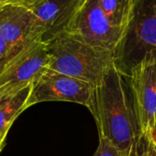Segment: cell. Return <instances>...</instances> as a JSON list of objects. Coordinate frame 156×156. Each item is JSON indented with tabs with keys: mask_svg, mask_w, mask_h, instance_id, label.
Here are the masks:
<instances>
[{
	"mask_svg": "<svg viewBox=\"0 0 156 156\" xmlns=\"http://www.w3.org/2000/svg\"><path fill=\"white\" fill-rule=\"evenodd\" d=\"M3 6H27L30 3H31L34 0H0Z\"/></svg>",
	"mask_w": 156,
	"mask_h": 156,
	"instance_id": "obj_14",
	"label": "cell"
},
{
	"mask_svg": "<svg viewBox=\"0 0 156 156\" xmlns=\"http://www.w3.org/2000/svg\"><path fill=\"white\" fill-rule=\"evenodd\" d=\"M95 156H134V147L129 150H121L108 140L99 137V145Z\"/></svg>",
	"mask_w": 156,
	"mask_h": 156,
	"instance_id": "obj_11",
	"label": "cell"
},
{
	"mask_svg": "<svg viewBox=\"0 0 156 156\" xmlns=\"http://www.w3.org/2000/svg\"><path fill=\"white\" fill-rule=\"evenodd\" d=\"M3 7V4L1 3V1H0V9H1V8Z\"/></svg>",
	"mask_w": 156,
	"mask_h": 156,
	"instance_id": "obj_17",
	"label": "cell"
},
{
	"mask_svg": "<svg viewBox=\"0 0 156 156\" xmlns=\"http://www.w3.org/2000/svg\"><path fill=\"white\" fill-rule=\"evenodd\" d=\"M129 77L141 131L152 136L156 123V52L147 55Z\"/></svg>",
	"mask_w": 156,
	"mask_h": 156,
	"instance_id": "obj_7",
	"label": "cell"
},
{
	"mask_svg": "<svg viewBox=\"0 0 156 156\" xmlns=\"http://www.w3.org/2000/svg\"><path fill=\"white\" fill-rule=\"evenodd\" d=\"M48 68L96 87L114 65V51L91 46L66 31L46 42Z\"/></svg>",
	"mask_w": 156,
	"mask_h": 156,
	"instance_id": "obj_3",
	"label": "cell"
},
{
	"mask_svg": "<svg viewBox=\"0 0 156 156\" xmlns=\"http://www.w3.org/2000/svg\"><path fill=\"white\" fill-rule=\"evenodd\" d=\"M152 52H156V0H133L128 24L114 51V66L129 76Z\"/></svg>",
	"mask_w": 156,
	"mask_h": 156,
	"instance_id": "obj_4",
	"label": "cell"
},
{
	"mask_svg": "<svg viewBox=\"0 0 156 156\" xmlns=\"http://www.w3.org/2000/svg\"><path fill=\"white\" fill-rule=\"evenodd\" d=\"M94 87L89 83L47 68L32 84L28 108L47 101H68L88 108Z\"/></svg>",
	"mask_w": 156,
	"mask_h": 156,
	"instance_id": "obj_6",
	"label": "cell"
},
{
	"mask_svg": "<svg viewBox=\"0 0 156 156\" xmlns=\"http://www.w3.org/2000/svg\"><path fill=\"white\" fill-rule=\"evenodd\" d=\"M88 109L96 120L100 138L121 150L134 147L142 131L129 76L111 66L94 87Z\"/></svg>",
	"mask_w": 156,
	"mask_h": 156,
	"instance_id": "obj_1",
	"label": "cell"
},
{
	"mask_svg": "<svg viewBox=\"0 0 156 156\" xmlns=\"http://www.w3.org/2000/svg\"><path fill=\"white\" fill-rule=\"evenodd\" d=\"M43 29L35 15L23 6H3L0 9V35L9 46L12 58L35 41H41Z\"/></svg>",
	"mask_w": 156,
	"mask_h": 156,
	"instance_id": "obj_8",
	"label": "cell"
},
{
	"mask_svg": "<svg viewBox=\"0 0 156 156\" xmlns=\"http://www.w3.org/2000/svg\"><path fill=\"white\" fill-rule=\"evenodd\" d=\"M6 138H7L6 135H0V152H1V151L3 150V148H4V146H5Z\"/></svg>",
	"mask_w": 156,
	"mask_h": 156,
	"instance_id": "obj_15",
	"label": "cell"
},
{
	"mask_svg": "<svg viewBox=\"0 0 156 156\" xmlns=\"http://www.w3.org/2000/svg\"><path fill=\"white\" fill-rule=\"evenodd\" d=\"M134 156H156V142L151 135L141 133L134 146Z\"/></svg>",
	"mask_w": 156,
	"mask_h": 156,
	"instance_id": "obj_12",
	"label": "cell"
},
{
	"mask_svg": "<svg viewBox=\"0 0 156 156\" xmlns=\"http://www.w3.org/2000/svg\"><path fill=\"white\" fill-rule=\"evenodd\" d=\"M133 0H81L66 32L91 46L115 51Z\"/></svg>",
	"mask_w": 156,
	"mask_h": 156,
	"instance_id": "obj_2",
	"label": "cell"
},
{
	"mask_svg": "<svg viewBox=\"0 0 156 156\" xmlns=\"http://www.w3.org/2000/svg\"><path fill=\"white\" fill-rule=\"evenodd\" d=\"M49 66L46 43L35 41L16 54L0 73V97L33 84Z\"/></svg>",
	"mask_w": 156,
	"mask_h": 156,
	"instance_id": "obj_5",
	"label": "cell"
},
{
	"mask_svg": "<svg viewBox=\"0 0 156 156\" xmlns=\"http://www.w3.org/2000/svg\"><path fill=\"white\" fill-rule=\"evenodd\" d=\"M152 137V139L155 140V142H156V123H155V129H154V132H153V135L151 136Z\"/></svg>",
	"mask_w": 156,
	"mask_h": 156,
	"instance_id": "obj_16",
	"label": "cell"
},
{
	"mask_svg": "<svg viewBox=\"0 0 156 156\" xmlns=\"http://www.w3.org/2000/svg\"><path fill=\"white\" fill-rule=\"evenodd\" d=\"M11 59L12 55L9 46L4 40V38L0 35V73L2 72V70Z\"/></svg>",
	"mask_w": 156,
	"mask_h": 156,
	"instance_id": "obj_13",
	"label": "cell"
},
{
	"mask_svg": "<svg viewBox=\"0 0 156 156\" xmlns=\"http://www.w3.org/2000/svg\"><path fill=\"white\" fill-rule=\"evenodd\" d=\"M81 0H34L25 6L35 15L43 29L42 42L52 40L66 28Z\"/></svg>",
	"mask_w": 156,
	"mask_h": 156,
	"instance_id": "obj_9",
	"label": "cell"
},
{
	"mask_svg": "<svg viewBox=\"0 0 156 156\" xmlns=\"http://www.w3.org/2000/svg\"><path fill=\"white\" fill-rule=\"evenodd\" d=\"M32 84L16 93L0 97V135L7 136L15 119L28 108Z\"/></svg>",
	"mask_w": 156,
	"mask_h": 156,
	"instance_id": "obj_10",
	"label": "cell"
}]
</instances>
